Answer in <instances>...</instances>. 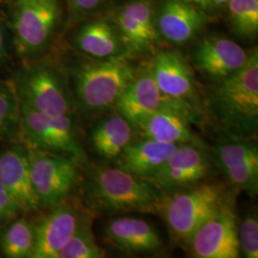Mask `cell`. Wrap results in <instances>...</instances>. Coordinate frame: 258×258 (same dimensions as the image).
I'll return each instance as SVG.
<instances>
[{
  "instance_id": "cell-6",
  "label": "cell",
  "mask_w": 258,
  "mask_h": 258,
  "mask_svg": "<svg viewBox=\"0 0 258 258\" xmlns=\"http://www.w3.org/2000/svg\"><path fill=\"white\" fill-rule=\"evenodd\" d=\"M19 114L28 141L42 150L78 160L83 149L76 136L71 116L54 117L19 101Z\"/></svg>"
},
{
  "instance_id": "cell-25",
  "label": "cell",
  "mask_w": 258,
  "mask_h": 258,
  "mask_svg": "<svg viewBox=\"0 0 258 258\" xmlns=\"http://www.w3.org/2000/svg\"><path fill=\"white\" fill-rule=\"evenodd\" d=\"M231 24L240 37L254 38L258 33V0H230Z\"/></svg>"
},
{
  "instance_id": "cell-28",
  "label": "cell",
  "mask_w": 258,
  "mask_h": 258,
  "mask_svg": "<svg viewBox=\"0 0 258 258\" xmlns=\"http://www.w3.org/2000/svg\"><path fill=\"white\" fill-rule=\"evenodd\" d=\"M240 254L244 257H258V220L255 213L247 214L238 226Z\"/></svg>"
},
{
  "instance_id": "cell-24",
  "label": "cell",
  "mask_w": 258,
  "mask_h": 258,
  "mask_svg": "<svg viewBox=\"0 0 258 258\" xmlns=\"http://www.w3.org/2000/svg\"><path fill=\"white\" fill-rule=\"evenodd\" d=\"M91 215L83 214L73 236L58 253L57 258H102L105 250L95 239Z\"/></svg>"
},
{
  "instance_id": "cell-22",
  "label": "cell",
  "mask_w": 258,
  "mask_h": 258,
  "mask_svg": "<svg viewBox=\"0 0 258 258\" xmlns=\"http://www.w3.org/2000/svg\"><path fill=\"white\" fill-rule=\"evenodd\" d=\"M75 42L83 53L102 59L120 55L121 51V42L115 30L103 20H95L81 28Z\"/></svg>"
},
{
  "instance_id": "cell-19",
  "label": "cell",
  "mask_w": 258,
  "mask_h": 258,
  "mask_svg": "<svg viewBox=\"0 0 258 258\" xmlns=\"http://www.w3.org/2000/svg\"><path fill=\"white\" fill-rule=\"evenodd\" d=\"M206 15L183 0H166L158 17V31L168 41L180 44L192 39L206 23Z\"/></svg>"
},
{
  "instance_id": "cell-2",
  "label": "cell",
  "mask_w": 258,
  "mask_h": 258,
  "mask_svg": "<svg viewBox=\"0 0 258 258\" xmlns=\"http://www.w3.org/2000/svg\"><path fill=\"white\" fill-rule=\"evenodd\" d=\"M123 55L83 65L75 74V90L84 108L102 111L114 106L120 94L136 77Z\"/></svg>"
},
{
  "instance_id": "cell-11",
  "label": "cell",
  "mask_w": 258,
  "mask_h": 258,
  "mask_svg": "<svg viewBox=\"0 0 258 258\" xmlns=\"http://www.w3.org/2000/svg\"><path fill=\"white\" fill-rule=\"evenodd\" d=\"M83 213L71 203L57 204L35 227L36 241L32 258H57L71 239Z\"/></svg>"
},
{
  "instance_id": "cell-29",
  "label": "cell",
  "mask_w": 258,
  "mask_h": 258,
  "mask_svg": "<svg viewBox=\"0 0 258 258\" xmlns=\"http://www.w3.org/2000/svg\"><path fill=\"white\" fill-rule=\"evenodd\" d=\"M19 112L16 95L7 87L0 85V136L9 131Z\"/></svg>"
},
{
  "instance_id": "cell-15",
  "label": "cell",
  "mask_w": 258,
  "mask_h": 258,
  "mask_svg": "<svg viewBox=\"0 0 258 258\" xmlns=\"http://www.w3.org/2000/svg\"><path fill=\"white\" fill-rule=\"evenodd\" d=\"M164 104L135 127L145 138L165 144H197L182 105L164 99Z\"/></svg>"
},
{
  "instance_id": "cell-32",
  "label": "cell",
  "mask_w": 258,
  "mask_h": 258,
  "mask_svg": "<svg viewBox=\"0 0 258 258\" xmlns=\"http://www.w3.org/2000/svg\"><path fill=\"white\" fill-rule=\"evenodd\" d=\"M183 1L194 4L195 6H198L203 9H211L213 5L212 0H183Z\"/></svg>"
},
{
  "instance_id": "cell-23",
  "label": "cell",
  "mask_w": 258,
  "mask_h": 258,
  "mask_svg": "<svg viewBox=\"0 0 258 258\" xmlns=\"http://www.w3.org/2000/svg\"><path fill=\"white\" fill-rule=\"evenodd\" d=\"M35 241V227L27 219L20 218L3 232L1 248L7 257H32Z\"/></svg>"
},
{
  "instance_id": "cell-8",
  "label": "cell",
  "mask_w": 258,
  "mask_h": 258,
  "mask_svg": "<svg viewBox=\"0 0 258 258\" xmlns=\"http://www.w3.org/2000/svg\"><path fill=\"white\" fill-rule=\"evenodd\" d=\"M187 244L194 257L240 256L238 226L230 202L221 207L196 229Z\"/></svg>"
},
{
  "instance_id": "cell-5",
  "label": "cell",
  "mask_w": 258,
  "mask_h": 258,
  "mask_svg": "<svg viewBox=\"0 0 258 258\" xmlns=\"http://www.w3.org/2000/svg\"><path fill=\"white\" fill-rule=\"evenodd\" d=\"M31 177L40 205L61 203L78 179L77 160L42 149L28 150Z\"/></svg>"
},
{
  "instance_id": "cell-9",
  "label": "cell",
  "mask_w": 258,
  "mask_h": 258,
  "mask_svg": "<svg viewBox=\"0 0 258 258\" xmlns=\"http://www.w3.org/2000/svg\"><path fill=\"white\" fill-rule=\"evenodd\" d=\"M19 101L50 116H70L72 104L58 76L46 66L29 68L20 77Z\"/></svg>"
},
{
  "instance_id": "cell-18",
  "label": "cell",
  "mask_w": 258,
  "mask_h": 258,
  "mask_svg": "<svg viewBox=\"0 0 258 258\" xmlns=\"http://www.w3.org/2000/svg\"><path fill=\"white\" fill-rule=\"evenodd\" d=\"M118 26L123 42L131 52H148L159 39L152 7L147 0L128 4L118 16Z\"/></svg>"
},
{
  "instance_id": "cell-27",
  "label": "cell",
  "mask_w": 258,
  "mask_h": 258,
  "mask_svg": "<svg viewBox=\"0 0 258 258\" xmlns=\"http://www.w3.org/2000/svg\"><path fill=\"white\" fill-rule=\"evenodd\" d=\"M255 153H258L257 146L249 141L224 142L217 147L218 162L224 172L238 166L241 162Z\"/></svg>"
},
{
  "instance_id": "cell-7",
  "label": "cell",
  "mask_w": 258,
  "mask_h": 258,
  "mask_svg": "<svg viewBox=\"0 0 258 258\" xmlns=\"http://www.w3.org/2000/svg\"><path fill=\"white\" fill-rule=\"evenodd\" d=\"M58 19L55 0H16L13 30L22 55H33L49 41Z\"/></svg>"
},
{
  "instance_id": "cell-26",
  "label": "cell",
  "mask_w": 258,
  "mask_h": 258,
  "mask_svg": "<svg viewBox=\"0 0 258 258\" xmlns=\"http://www.w3.org/2000/svg\"><path fill=\"white\" fill-rule=\"evenodd\" d=\"M231 184L241 190L250 194L257 192L258 187V153H255L238 166L225 171Z\"/></svg>"
},
{
  "instance_id": "cell-17",
  "label": "cell",
  "mask_w": 258,
  "mask_h": 258,
  "mask_svg": "<svg viewBox=\"0 0 258 258\" xmlns=\"http://www.w3.org/2000/svg\"><path fill=\"white\" fill-rule=\"evenodd\" d=\"M164 97L149 69L129 83L115 102L118 114L136 127L148 115L164 104Z\"/></svg>"
},
{
  "instance_id": "cell-33",
  "label": "cell",
  "mask_w": 258,
  "mask_h": 258,
  "mask_svg": "<svg viewBox=\"0 0 258 258\" xmlns=\"http://www.w3.org/2000/svg\"><path fill=\"white\" fill-rule=\"evenodd\" d=\"M6 55V41H5V34L4 29L0 23V60L4 58Z\"/></svg>"
},
{
  "instance_id": "cell-12",
  "label": "cell",
  "mask_w": 258,
  "mask_h": 258,
  "mask_svg": "<svg viewBox=\"0 0 258 258\" xmlns=\"http://www.w3.org/2000/svg\"><path fill=\"white\" fill-rule=\"evenodd\" d=\"M0 179L19 211L33 212L41 206L32 182L28 150L12 148L0 153Z\"/></svg>"
},
{
  "instance_id": "cell-3",
  "label": "cell",
  "mask_w": 258,
  "mask_h": 258,
  "mask_svg": "<svg viewBox=\"0 0 258 258\" xmlns=\"http://www.w3.org/2000/svg\"><path fill=\"white\" fill-rule=\"evenodd\" d=\"M226 202L223 184H195L165 198L161 212L172 236L187 243L196 229Z\"/></svg>"
},
{
  "instance_id": "cell-30",
  "label": "cell",
  "mask_w": 258,
  "mask_h": 258,
  "mask_svg": "<svg viewBox=\"0 0 258 258\" xmlns=\"http://www.w3.org/2000/svg\"><path fill=\"white\" fill-rule=\"evenodd\" d=\"M19 211L9 190L0 179V220L14 217Z\"/></svg>"
},
{
  "instance_id": "cell-1",
  "label": "cell",
  "mask_w": 258,
  "mask_h": 258,
  "mask_svg": "<svg viewBox=\"0 0 258 258\" xmlns=\"http://www.w3.org/2000/svg\"><path fill=\"white\" fill-rule=\"evenodd\" d=\"M161 194L155 184L119 166L98 169L90 184L93 203L105 212H161L165 200Z\"/></svg>"
},
{
  "instance_id": "cell-34",
  "label": "cell",
  "mask_w": 258,
  "mask_h": 258,
  "mask_svg": "<svg viewBox=\"0 0 258 258\" xmlns=\"http://www.w3.org/2000/svg\"><path fill=\"white\" fill-rule=\"evenodd\" d=\"M213 4H218V5H222V4H226L228 3L230 0H212Z\"/></svg>"
},
{
  "instance_id": "cell-16",
  "label": "cell",
  "mask_w": 258,
  "mask_h": 258,
  "mask_svg": "<svg viewBox=\"0 0 258 258\" xmlns=\"http://www.w3.org/2000/svg\"><path fill=\"white\" fill-rule=\"evenodd\" d=\"M248 55L242 47L231 39L207 37L194 52V63L205 74L224 79L245 64Z\"/></svg>"
},
{
  "instance_id": "cell-4",
  "label": "cell",
  "mask_w": 258,
  "mask_h": 258,
  "mask_svg": "<svg viewBox=\"0 0 258 258\" xmlns=\"http://www.w3.org/2000/svg\"><path fill=\"white\" fill-rule=\"evenodd\" d=\"M215 94L216 109L231 125L252 131L258 120V55L253 51L236 72L221 79Z\"/></svg>"
},
{
  "instance_id": "cell-13",
  "label": "cell",
  "mask_w": 258,
  "mask_h": 258,
  "mask_svg": "<svg viewBox=\"0 0 258 258\" xmlns=\"http://www.w3.org/2000/svg\"><path fill=\"white\" fill-rule=\"evenodd\" d=\"M164 99L185 107L194 92V75L182 55L175 51L157 55L150 69Z\"/></svg>"
},
{
  "instance_id": "cell-10",
  "label": "cell",
  "mask_w": 258,
  "mask_h": 258,
  "mask_svg": "<svg viewBox=\"0 0 258 258\" xmlns=\"http://www.w3.org/2000/svg\"><path fill=\"white\" fill-rule=\"evenodd\" d=\"M210 170V160L203 149L196 144H182L154 174L144 179L159 188H183L198 184Z\"/></svg>"
},
{
  "instance_id": "cell-21",
  "label": "cell",
  "mask_w": 258,
  "mask_h": 258,
  "mask_svg": "<svg viewBox=\"0 0 258 258\" xmlns=\"http://www.w3.org/2000/svg\"><path fill=\"white\" fill-rule=\"evenodd\" d=\"M133 125L120 114L98 122L91 131L95 151L106 160L118 159L133 141Z\"/></svg>"
},
{
  "instance_id": "cell-14",
  "label": "cell",
  "mask_w": 258,
  "mask_h": 258,
  "mask_svg": "<svg viewBox=\"0 0 258 258\" xmlns=\"http://www.w3.org/2000/svg\"><path fill=\"white\" fill-rule=\"evenodd\" d=\"M107 243L123 253L156 252L163 242L158 231L143 219L120 217L111 220L104 229Z\"/></svg>"
},
{
  "instance_id": "cell-20",
  "label": "cell",
  "mask_w": 258,
  "mask_h": 258,
  "mask_svg": "<svg viewBox=\"0 0 258 258\" xmlns=\"http://www.w3.org/2000/svg\"><path fill=\"white\" fill-rule=\"evenodd\" d=\"M178 146L148 138L132 141L118 158L119 167L133 175L148 178L166 163Z\"/></svg>"
},
{
  "instance_id": "cell-31",
  "label": "cell",
  "mask_w": 258,
  "mask_h": 258,
  "mask_svg": "<svg viewBox=\"0 0 258 258\" xmlns=\"http://www.w3.org/2000/svg\"><path fill=\"white\" fill-rule=\"evenodd\" d=\"M105 0H68L69 7L76 14H84L96 9Z\"/></svg>"
}]
</instances>
